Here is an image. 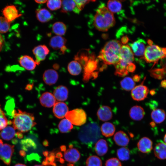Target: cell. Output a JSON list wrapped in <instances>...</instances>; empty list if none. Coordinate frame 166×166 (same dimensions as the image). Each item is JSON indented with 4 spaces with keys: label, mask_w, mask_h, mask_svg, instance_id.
Here are the masks:
<instances>
[{
    "label": "cell",
    "mask_w": 166,
    "mask_h": 166,
    "mask_svg": "<svg viewBox=\"0 0 166 166\" xmlns=\"http://www.w3.org/2000/svg\"><path fill=\"white\" fill-rule=\"evenodd\" d=\"M34 166H44L43 165H35Z\"/></svg>",
    "instance_id": "58"
},
{
    "label": "cell",
    "mask_w": 166,
    "mask_h": 166,
    "mask_svg": "<svg viewBox=\"0 0 166 166\" xmlns=\"http://www.w3.org/2000/svg\"><path fill=\"white\" fill-rule=\"evenodd\" d=\"M144 57L147 62L156 63L159 60L166 57V47L150 45L146 47Z\"/></svg>",
    "instance_id": "6"
},
{
    "label": "cell",
    "mask_w": 166,
    "mask_h": 166,
    "mask_svg": "<svg viewBox=\"0 0 166 166\" xmlns=\"http://www.w3.org/2000/svg\"><path fill=\"white\" fill-rule=\"evenodd\" d=\"M97 115L99 120L105 121L112 119L113 113L110 107L108 106L103 105L101 106L98 109Z\"/></svg>",
    "instance_id": "20"
},
{
    "label": "cell",
    "mask_w": 166,
    "mask_h": 166,
    "mask_svg": "<svg viewBox=\"0 0 166 166\" xmlns=\"http://www.w3.org/2000/svg\"><path fill=\"white\" fill-rule=\"evenodd\" d=\"M10 24L4 17H0V33L7 32L9 30Z\"/></svg>",
    "instance_id": "41"
},
{
    "label": "cell",
    "mask_w": 166,
    "mask_h": 166,
    "mask_svg": "<svg viewBox=\"0 0 166 166\" xmlns=\"http://www.w3.org/2000/svg\"><path fill=\"white\" fill-rule=\"evenodd\" d=\"M134 54L128 45H122L119 61L115 65V74L119 76H124L128 74L126 68L134 61Z\"/></svg>",
    "instance_id": "4"
},
{
    "label": "cell",
    "mask_w": 166,
    "mask_h": 166,
    "mask_svg": "<svg viewBox=\"0 0 166 166\" xmlns=\"http://www.w3.org/2000/svg\"><path fill=\"white\" fill-rule=\"evenodd\" d=\"M68 93L67 88L65 86L61 85L58 86L54 89L53 94L56 100L62 102L67 99Z\"/></svg>",
    "instance_id": "22"
},
{
    "label": "cell",
    "mask_w": 166,
    "mask_h": 166,
    "mask_svg": "<svg viewBox=\"0 0 166 166\" xmlns=\"http://www.w3.org/2000/svg\"><path fill=\"white\" fill-rule=\"evenodd\" d=\"M76 3L77 8L81 11L84 8L85 6L90 1H95L90 0H74Z\"/></svg>",
    "instance_id": "44"
},
{
    "label": "cell",
    "mask_w": 166,
    "mask_h": 166,
    "mask_svg": "<svg viewBox=\"0 0 166 166\" xmlns=\"http://www.w3.org/2000/svg\"><path fill=\"white\" fill-rule=\"evenodd\" d=\"M58 75L55 70L49 69L46 70L43 73V79L47 85H50L55 84L57 81Z\"/></svg>",
    "instance_id": "18"
},
{
    "label": "cell",
    "mask_w": 166,
    "mask_h": 166,
    "mask_svg": "<svg viewBox=\"0 0 166 166\" xmlns=\"http://www.w3.org/2000/svg\"><path fill=\"white\" fill-rule=\"evenodd\" d=\"M66 41V39L61 36H55L50 39L49 45L53 49L60 50L62 53H64L67 49L65 45Z\"/></svg>",
    "instance_id": "12"
},
{
    "label": "cell",
    "mask_w": 166,
    "mask_h": 166,
    "mask_svg": "<svg viewBox=\"0 0 166 166\" xmlns=\"http://www.w3.org/2000/svg\"><path fill=\"white\" fill-rule=\"evenodd\" d=\"M8 121L4 114L0 115V130H2L8 124Z\"/></svg>",
    "instance_id": "43"
},
{
    "label": "cell",
    "mask_w": 166,
    "mask_h": 166,
    "mask_svg": "<svg viewBox=\"0 0 166 166\" xmlns=\"http://www.w3.org/2000/svg\"><path fill=\"white\" fill-rule=\"evenodd\" d=\"M14 166H26L25 165L22 164H17Z\"/></svg>",
    "instance_id": "54"
},
{
    "label": "cell",
    "mask_w": 166,
    "mask_h": 166,
    "mask_svg": "<svg viewBox=\"0 0 166 166\" xmlns=\"http://www.w3.org/2000/svg\"><path fill=\"white\" fill-rule=\"evenodd\" d=\"M98 61L95 59L94 54H91L89 58L84 66V73L83 80L85 81L89 80L94 73V72L97 69Z\"/></svg>",
    "instance_id": "9"
},
{
    "label": "cell",
    "mask_w": 166,
    "mask_h": 166,
    "mask_svg": "<svg viewBox=\"0 0 166 166\" xmlns=\"http://www.w3.org/2000/svg\"><path fill=\"white\" fill-rule=\"evenodd\" d=\"M14 117L12 121L13 126L21 132L30 130L36 124L33 114L21 110H14L11 113Z\"/></svg>",
    "instance_id": "2"
},
{
    "label": "cell",
    "mask_w": 166,
    "mask_h": 166,
    "mask_svg": "<svg viewBox=\"0 0 166 166\" xmlns=\"http://www.w3.org/2000/svg\"><path fill=\"white\" fill-rule=\"evenodd\" d=\"M151 125L152 126L154 127L155 125V123L154 122H152L150 123Z\"/></svg>",
    "instance_id": "57"
},
{
    "label": "cell",
    "mask_w": 166,
    "mask_h": 166,
    "mask_svg": "<svg viewBox=\"0 0 166 166\" xmlns=\"http://www.w3.org/2000/svg\"><path fill=\"white\" fill-rule=\"evenodd\" d=\"M152 142L149 138L144 137L140 139L137 144L139 150L143 153L150 152L152 149Z\"/></svg>",
    "instance_id": "21"
},
{
    "label": "cell",
    "mask_w": 166,
    "mask_h": 166,
    "mask_svg": "<svg viewBox=\"0 0 166 166\" xmlns=\"http://www.w3.org/2000/svg\"><path fill=\"white\" fill-rule=\"evenodd\" d=\"M120 84L123 89L129 91L132 90L135 87V83L132 78L130 77H127L121 81Z\"/></svg>",
    "instance_id": "33"
},
{
    "label": "cell",
    "mask_w": 166,
    "mask_h": 166,
    "mask_svg": "<svg viewBox=\"0 0 166 166\" xmlns=\"http://www.w3.org/2000/svg\"><path fill=\"white\" fill-rule=\"evenodd\" d=\"M108 149L107 142L103 139H100L95 144V151L99 156H102L105 154L108 151Z\"/></svg>",
    "instance_id": "28"
},
{
    "label": "cell",
    "mask_w": 166,
    "mask_h": 166,
    "mask_svg": "<svg viewBox=\"0 0 166 166\" xmlns=\"http://www.w3.org/2000/svg\"><path fill=\"white\" fill-rule=\"evenodd\" d=\"M100 136L99 127L95 123H90L83 127L78 133V137L80 141L87 144L95 142Z\"/></svg>",
    "instance_id": "5"
},
{
    "label": "cell",
    "mask_w": 166,
    "mask_h": 166,
    "mask_svg": "<svg viewBox=\"0 0 166 166\" xmlns=\"http://www.w3.org/2000/svg\"><path fill=\"white\" fill-rule=\"evenodd\" d=\"M53 113L54 115L59 119L64 118L69 112L67 105L63 102H56L53 108Z\"/></svg>",
    "instance_id": "15"
},
{
    "label": "cell",
    "mask_w": 166,
    "mask_h": 166,
    "mask_svg": "<svg viewBox=\"0 0 166 166\" xmlns=\"http://www.w3.org/2000/svg\"><path fill=\"white\" fill-rule=\"evenodd\" d=\"M67 69L70 74L76 76L79 75L81 72L82 67L79 62L74 60L72 61L69 63Z\"/></svg>",
    "instance_id": "31"
},
{
    "label": "cell",
    "mask_w": 166,
    "mask_h": 166,
    "mask_svg": "<svg viewBox=\"0 0 166 166\" xmlns=\"http://www.w3.org/2000/svg\"><path fill=\"white\" fill-rule=\"evenodd\" d=\"M4 43V39L0 34V51H1Z\"/></svg>",
    "instance_id": "48"
},
{
    "label": "cell",
    "mask_w": 166,
    "mask_h": 166,
    "mask_svg": "<svg viewBox=\"0 0 166 166\" xmlns=\"http://www.w3.org/2000/svg\"><path fill=\"white\" fill-rule=\"evenodd\" d=\"M65 118L71 123L76 126H81L86 122L87 115L84 110L81 109H76L67 113Z\"/></svg>",
    "instance_id": "7"
},
{
    "label": "cell",
    "mask_w": 166,
    "mask_h": 166,
    "mask_svg": "<svg viewBox=\"0 0 166 166\" xmlns=\"http://www.w3.org/2000/svg\"><path fill=\"white\" fill-rule=\"evenodd\" d=\"M145 112L141 106L136 105L132 107L129 112V116L134 121H140L144 117Z\"/></svg>",
    "instance_id": "25"
},
{
    "label": "cell",
    "mask_w": 166,
    "mask_h": 166,
    "mask_svg": "<svg viewBox=\"0 0 166 166\" xmlns=\"http://www.w3.org/2000/svg\"><path fill=\"white\" fill-rule=\"evenodd\" d=\"M121 46V42L118 40L109 41L105 44L98 57L105 64L115 65L119 61Z\"/></svg>",
    "instance_id": "1"
},
{
    "label": "cell",
    "mask_w": 166,
    "mask_h": 166,
    "mask_svg": "<svg viewBox=\"0 0 166 166\" xmlns=\"http://www.w3.org/2000/svg\"><path fill=\"white\" fill-rule=\"evenodd\" d=\"M73 127V124L66 118L62 120L58 125L59 131L62 133H67L70 132Z\"/></svg>",
    "instance_id": "35"
},
{
    "label": "cell",
    "mask_w": 166,
    "mask_h": 166,
    "mask_svg": "<svg viewBox=\"0 0 166 166\" xmlns=\"http://www.w3.org/2000/svg\"><path fill=\"white\" fill-rule=\"evenodd\" d=\"M154 154L160 160L166 159V144L162 141L158 143L154 149Z\"/></svg>",
    "instance_id": "27"
},
{
    "label": "cell",
    "mask_w": 166,
    "mask_h": 166,
    "mask_svg": "<svg viewBox=\"0 0 166 166\" xmlns=\"http://www.w3.org/2000/svg\"><path fill=\"white\" fill-rule=\"evenodd\" d=\"M145 42L143 39H139L130 44L134 55L137 57H143L146 49Z\"/></svg>",
    "instance_id": "16"
},
{
    "label": "cell",
    "mask_w": 166,
    "mask_h": 166,
    "mask_svg": "<svg viewBox=\"0 0 166 166\" xmlns=\"http://www.w3.org/2000/svg\"><path fill=\"white\" fill-rule=\"evenodd\" d=\"M48 0H35V1L36 2L39 3V4H42V3H44L46 2H47Z\"/></svg>",
    "instance_id": "50"
},
{
    "label": "cell",
    "mask_w": 166,
    "mask_h": 166,
    "mask_svg": "<svg viewBox=\"0 0 166 166\" xmlns=\"http://www.w3.org/2000/svg\"><path fill=\"white\" fill-rule=\"evenodd\" d=\"M61 10V12L67 13L73 11L78 14L80 10L77 8L74 0H65L62 1Z\"/></svg>",
    "instance_id": "23"
},
{
    "label": "cell",
    "mask_w": 166,
    "mask_h": 166,
    "mask_svg": "<svg viewBox=\"0 0 166 166\" xmlns=\"http://www.w3.org/2000/svg\"><path fill=\"white\" fill-rule=\"evenodd\" d=\"M149 92L148 88L142 83L135 87L131 91V95L134 100L141 101L147 97Z\"/></svg>",
    "instance_id": "10"
},
{
    "label": "cell",
    "mask_w": 166,
    "mask_h": 166,
    "mask_svg": "<svg viewBox=\"0 0 166 166\" xmlns=\"http://www.w3.org/2000/svg\"><path fill=\"white\" fill-rule=\"evenodd\" d=\"M62 1L60 0H49L47 2V6L51 10H55L61 7Z\"/></svg>",
    "instance_id": "40"
},
{
    "label": "cell",
    "mask_w": 166,
    "mask_h": 166,
    "mask_svg": "<svg viewBox=\"0 0 166 166\" xmlns=\"http://www.w3.org/2000/svg\"><path fill=\"white\" fill-rule=\"evenodd\" d=\"M115 23L113 14L104 5L97 9L93 19V25L100 31L105 32L113 26Z\"/></svg>",
    "instance_id": "3"
},
{
    "label": "cell",
    "mask_w": 166,
    "mask_h": 166,
    "mask_svg": "<svg viewBox=\"0 0 166 166\" xmlns=\"http://www.w3.org/2000/svg\"><path fill=\"white\" fill-rule=\"evenodd\" d=\"M41 104L43 107L50 108L54 106L56 100L53 94L46 92L43 93L39 98Z\"/></svg>",
    "instance_id": "17"
},
{
    "label": "cell",
    "mask_w": 166,
    "mask_h": 166,
    "mask_svg": "<svg viewBox=\"0 0 166 166\" xmlns=\"http://www.w3.org/2000/svg\"><path fill=\"white\" fill-rule=\"evenodd\" d=\"M161 87L163 88L166 87V80H164L161 81Z\"/></svg>",
    "instance_id": "51"
},
{
    "label": "cell",
    "mask_w": 166,
    "mask_h": 166,
    "mask_svg": "<svg viewBox=\"0 0 166 166\" xmlns=\"http://www.w3.org/2000/svg\"><path fill=\"white\" fill-rule=\"evenodd\" d=\"M164 142L166 144V133L164 137Z\"/></svg>",
    "instance_id": "56"
},
{
    "label": "cell",
    "mask_w": 166,
    "mask_h": 166,
    "mask_svg": "<svg viewBox=\"0 0 166 166\" xmlns=\"http://www.w3.org/2000/svg\"><path fill=\"white\" fill-rule=\"evenodd\" d=\"M117 156L118 159L122 161L128 160L130 157V151L127 148L123 147L117 150Z\"/></svg>",
    "instance_id": "37"
},
{
    "label": "cell",
    "mask_w": 166,
    "mask_h": 166,
    "mask_svg": "<svg viewBox=\"0 0 166 166\" xmlns=\"http://www.w3.org/2000/svg\"><path fill=\"white\" fill-rule=\"evenodd\" d=\"M16 134L15 129L13 127L8 126L2 130L0 136L3 139L9 140L12 139Z\"/></svg>",
    "instance_id": "32"
},
{
    "label": "cell",
    "mask_w": 166,
    "mask_h": 166,
    "mask_svg": "<svg viewBox=\"0 0 166 166\" xmlns=\"http://www.w3.org/2000/svg\"><path fill=\"white\" fill-rule=\"evenodd\" d=\"M128 41L129 38L126 36L123 37L121 38V42L123 44H126Z\"/></svg>",
    "instance_id": "47"
},
{
    "label": "cell",
    "mask_w": 166,
    "mask_h": 166,
    "mask_svg": "<svg viewBox=\"0 0 166 166\" xmlns=\"http://www.w3.org/2000/svg\"><path fill=\"white\" fill-rule=\"evenodd\" d=\"M149 106L150 108L153 110L156 109L158 103L157 102L155 101H152L149 103Z\"/></svg>",
    "instance_id": "46"
},
{
    "label": "cell",
    "mask_w": 166,
    "mask_h": 166,
    "mask_svg": "<svg viewBox=\"0 0 166 166\" xmlns=\"http://www.w3.org/2000/svg\"><path fill=\"white\" fill-rule=\"evenodd\" d=\"M101 131L104 136L106 137H109L114 134L115 131V128L112 123L106 122L101 125Z\"/></svg>",
    "instance_id": "30"
},
{
    "label": "cell",
    "mask_w": 166,
    "mask_h": 166,
    "mask_svg": "<svg viewBox=\"0 0 166 166\" xmlns=\"http://www.w3.org/2000/svg\"><path fill=\"white\" fill-rule=\"evenodd\" d=\"M113 140L117 145L123 147L127 146L129 141L127 135L122 131H119L115 134Z\"/></svg>",
    "instance_id": "24"
},
{
    "label": "cell",
    "mask_w": 166,
    "mask_h": 166,
    "mask_svg": "<svg viewBox=\"0 0 166 166\" xmlns=\"http://www.w3.org/2000/svg\"><path fill=\"white\" fill-rule=\"evenodd\" d=\"M66 29L65 25L63 22H60L54 23L52 27L53 32L57 35L60 36L65 34Z\"/></svg>",
    "instance_id": "34"
},
{
    "label": "cell",
    "mask_w": 166,
    "mask_h": 166,
    "mask_svg": "<svg viewBox=\"0 0 166 166\" xmlns=\"http://www.w3.org/2000/svg\"><path fill=\"white\" fill-rule=\"evenodd\" d=\"M107 8L113 13L120 12L121 10L122 5L118 0H109L107 3Z\"/></svg>",
    "instance_id": "36"
},
{
    "label": "cell",
    "mask_w": 166,
    "mask_h": 166,
    "mask_svg": "<svg viewBox=\"0 0 166 166\" xmlns=\"http://www.w3.org/2000/svg\"><path fill=\"white\" fill-rule=\"evenodd\" d=\"M34 55L35 61L38 65L40 61L44 60L49 52V50L45 45H39L35 47L32 50Z\"/></svg>",
    "instance_id": "13"
},
{
    "label": "cell",
    "mask_w": 166,
    "mask_h": 166,
    "mask_svg": "<svg viewBox=\"0 0 166 166\" xmlns=\"http://www.w3.org/2000/svg\"><path fill=\"white\" fill-rule=\"evenodd\" d=\"M16 135H17L18 137L19 138H22L23 136L22 134L20 132H17Z\"/></svg>",
    "instance_id": "52"
},
{
    "label": "cell",
    "mask_w": 166,
    "mask_h": 166,
    "mask_svg": "<svg viewBox=\"0 0 166 166\" xmlns=\"http://www.w3.org/2000/svg\"><path fill=\"white\" fill-rule=\"evenodd\" d=\"M150 93L151 95L153 96L155 94V91L154 89H152L150 91Z\"/></svg>",
    "instance_id": "53"
},
{
    "label": "cell",
    "mask_w": 166,
    "mask_h": 166,
    "mask_svg": "<svg viewBox=\"0 0 166 166\" xmlns=\"http://www.w3.org/2000/svg\"><path fill=\"white\" fill-rule=\"evenodd\" d=\"M105 166H122V164L118 159L112 158L106 160Z\"/></svg>",
    "instance_id": "42"
},
{
    "label": "cell",
    "mask_w": 166,
    "mask_h": 166,
    "mask_svg": "<svg viewBox=\"0 0 166 166\" xmlns=\"http://www.w3.org/2000/svg\"><path fill=\"white\" fill-rule=\"evenodd\" d=\"M4 17L9 22H11L22 15L19 14L16 7L13 5H9L2 10Z\"/></svg>",
    "instance_id": "14"
},
{
    "label": "cell",
    "mask_w": 166,
    "mask_h": 166,
    "mask_svg": "<svg viewBox=\"0 0 166 166\" xmlns=\"http://www.w3.org/2000/svg\"><path fill=\"white\" fill-rule=\"evenodd\" d=\"M164 68L166 71V62L165 65V66L164 67Z\"/></svg>",
    "instance_id": "59"
},
{
    "label": "cell",
    "mask_w": 166,
    "mask_h": 166,
    "mask_svg": "<svg viewBox=\"0 0 166 166\" xmlns=\"http://www.w3.org/2000/svg\"><path fill=\"white\" fill-rule=\"evenodd\" d=\"M64 155L65 160L68 162V166H73L80 157V154L79 151L76 148H73L71 145L69 146V148L65 150Z\"/></svg>",
    "instance_id": "11"
},
{
    "label": "cell",
    "mask_w": 166,
    "mask_h": 166,
    "mask_svg": "<svg viewBox=\"0 0 166 166\" xmlns=\"http://www.w3.org/2000/svg\"><path fill=\"white\" fill-rule=\"evenodd\" d=\"M14 146L7 144H3L0 139V159L7 165L10 164L11 158L14 152Z\"/></svg>",
    "instance_id": "8"
},
{
    "label": "cell",
    "mask_w": 166,
    "mask_h": 166,
    "mask_svg": "<svg viewBox=\"0 0 166 166\" xmlns=\"http://www.w3.org/2000/svg\"><path fill=\"white\" fill-rule=\"evenodd\" d=\"M151 117L154 122L157 124L160 123L165 119V112L162 109H156L152 112Z\"/></svg>",
    "instance_id": "29"
},
{
    "label": "cell",
    "mask_w": 166,
    "mask_h": 166,
    "mask_svg": "<svg viewBox=\"0 0 166 166\" xmlns=\"http://www.w3.org/2000/svg\"><path fill=\"white\" fill-rule=\"evenodd\" d=\"M136 68V65L132 63L129 64L127 66L126 69L128 72L133 73L135 71Z\"/></svg>",
    "instance_id": "45"
},
{
    "label": "cell",
    "mask_w": 166,
    "mask_h": 166,
    "mask_svg": "<svg viewBox=\"0 0 166 166\" xmlns=\"http://www.w3.org/2000/svg\"><path fill=\"white\" fill-rule=\"evenodd\" d=\"M86 166H102V162L101 160L98 156L92 155L89 156L86 162Z\"/></svg>",
    "instance_id": "38"
},
{
    "label": "cell",
    "mask_w": 166,
    "mask_h": 166,
    "mask_svg": "<svg viewBox=\"0 0 166 166\" xmlns=\"http://www.w3.org/2000/svg\"><path fill=\"white\" fill-rule=\"evenodd\" d=\"M19 63L24 68L28 70H34L37 63L30 56L25 55L20 57L19 59Z\"/></svg>",
    "instance_id": "19"
},
{
    "label": "cell",
    "mask_w": 166,
    "mask_h": 166,
    "mask_svg": "<svg viewBox=\"0 0 166 166\" xmlns=\"http://www.w3.org/2000/svg\"><path fill=\"white\" fill-rule=\"evenodd\" d=\"M36 17L40 22L45 23L47 22L52 19L53 16L47 9L42 8L36 11Z\"/></svg>",
    "instance_id": "26"
},
{
    "label": "cell",
    "mask_w": 166,
    "mask_h": 166,
    "mask_svg": "<svg viewBox=\"0 0 166 166\" xmlns=\"http://www.w3.org/2000/svg\"><path fill=\"white\" fill-rule=\"evenodd\" d=\"M151 76L154 78L159 79L164 78L166 73L164 68L155 69H152L150 71Z\"/></svg>",
    "instance_id": "39"
},
{
    "label": "cell",
    "mask_w": 166,
    "mask_h": 166,
    "mask_svg": "<svg viewBox=\"0 0 166 166\" xmlns=\"http://www.w3.org/2000/svg\"><path fill=\"white\" fill-rule=\"evenodd\" d=\"M4 113L0 107V115L4 114Z\"/></svg>",
    "instance_id": "55"
},
{
    "label": "cell",
    "mask_w": 166,
    "mask_h": 166,
    "mask_svg": "<svg viewBox=\"0 0 166 166\" xmlns=\"http://www.w3.org/2000/svg\"><path fill=\"white\" fill-rule=\"evenodd\" d=\"M140 77L138 75H135L133 77L132 79L134 81L138 82L140 80Z\"/></svg>",
    "instance_id": "49"
}]
</instances>
